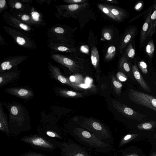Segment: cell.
Wrapping results in <instances>:
<instances>
[{
  "label": "cell",
  "mask_w": 156,
  "mask_h": 156,
  "mask_svg": "<svg viewBox=\"0 0 156 156\" xmlns=\"http://www.w3.org/2000/svg\"><path fill=\"white\" fill-rule=\"evenodd\" d=\"M76 125L70 130V134L88 151L96 153L108 154L113 150L112 145L103 141L92 133Z\"/></svg>",
  "instance_id": "6da1fadb"
},
{
  "label": "cell",
  "mask_w": 156,
  "mask_h": 156,
  "mask_svg": "<svg viewBox=\"0 0 156 156\" xmlns=\"http://www.w3.org/2000/svg\"><path fill=\"white\" fill-rule=\"evenodd\" d=\"M73 120L75 124L92 133L101 140L113 144L114 138L112 132L100 121L92 117L80 116L74 117Z\"/></svg>",
  "instance_id": "7a4b0ae2"
},
{
  "label": "cell",
  "mask_w": 156,
  "mask_h": 156,
  "mask_svg": "<svg viewBox=\"0 0 156 156\" xmlns=\"http://www.w3.org/2000/svg\"><path fill=\"white\" fill-rule=\"evenodd\" d=\"M51 58L57 63L67 68L71 72L75 74L90 75L91 69L86 61L73 55H65L52 54Z\"/></svg>",
  "instance_id": "3957f363"
},
{
  "label": "cell",
  "mask_w": 156,
  "mask_h": 156,
  "mask_svg": "<svg viewBox=\"0 0 156 156\" xmlns=\"http://www.w3.org/2000/svg\"><path fill=\"white\" fill-rule=\"evenodd\" d=\"M5 32L13 39L14 42L23 48L34 49L37 47L31 36L27 33L5 25L3 27Z\"/></svg>",
  "instance_id": "277c9868"
},
{
  "label": "cell",
  "mask_w": 156,
  "mask_h": 156,
  "mask_svg": "<svg viewBox=\"0 0 156 156\" xmlns=\"http://www.w3.org/2000/svg\"><path fill=\"white\" fill-rule=\"evenodd\" d=\"M127 95L132 102L156 112V97L133 89H129Z\"/></svg>",
  "instance_id": "5b68a950"
},
{
  "label": "cell",
  "mask_w": 156,
  "mask_h": 156,
  "mask_svg": "<svg viewBox=\"0 0 156 156\" xmlns=\"http://www.w3.org/2000/svg\"><path fill=\"white\" fill-rule=\"evenodd\" d=\"M88 5L87 2L80 4L55 5L57 10L55 15L57 17L60 18H75Z\"/></svg>",
  "instance_id": "8992f818"
},
{
  "label": "cell",
  "mask_w": 156,
  "mask_h": 156,
  "mask_svg": "<svg viewBox=\"0 0 156 156\" xmlns=\"http://www.w3.org/2000/svg\"><path fill=\"white\" fill-rule=\"evenodd\" d=\"M112 106L125 117L140 121L146 117V115L139 113L128 107L125 104L113 100L112 102Z\"/></svg>",
  "instance_id": "52a82bcc"
},
{
  "label": "cell",
  "mask_w": 156,
  "mask_h": 156,
  "mask_svg": "<svg viewBox=\"0 0 156 156\" xmlns=\"http://www.w3.org/2000/svg\"><path fill=\"white\" fill-rule=\"evenodd\" d=\"M65 156H92L85 147L70 140L64 145Z\"/></svg>",
  "instance_id": "ba28073f"
},
{
  "label": "cell",
  "mask_w": 156,
  "mask_h": 156,
  "mask_svg": "<svg viewBox=\"0 0 156 156\" xmlns=\"http://www.w3.org/2000/svg\"><path fill=\"white\" fill-rule=\"evenodd\" d=\"M2 16L5 22L11 27L24 32L32 36L31 33L34 29L31 27L20 21L6 10L4 11Z\"/></svg>",
  "instance_id": "9c48e42d"
},
{
  "label": "cell",
  "mask_w": 156,
  "mask_h": 156,
  "mask_svg": "<svg viewBox=\"0 0 156 156\" xmlns=\"http://www.w3.org/2000/svg\"><path fill=\"white\" fill-rule=\"evenodd\" d=\"M48 64V68L50 74L54 79L76 90H80L79 85L73 83L69 78L64 76L57 66L53 65L51 62H49Z\"/></svg>",
  "instance_id": "30bf717a"
},
{
  "label": "cell",
  "mask_w": 156,
  "mask_h": 156,
  "mask_svg": "<svg viewBox=\"0 0 156 156\" xmlns=\"http://www.w3.org/2000/svg\"><path fill=\"white\" fill-rule=\"evenodd\" d=\"M27 55H17L9 56L3 60L1 63L0 73L9 70L26 60Z\"/></svg>",
  "instance_id": "8fae6325"
},
{
  "label": "cell",
  "mask_w": 156,
  "mask_h": 156,
  "mask_svg": "<svg viewBox=\"0 0 156 156\" xmlns=\"http://www.w3.org/2000/svg\"><path fill=\"white\" fill-rule=\"evenodd\" d=\"M5 91L9 94L25 100L31 99L34 96L33 90L26 87H10L6 88Z\"/></svg>",
  "instance_id": "7c38bea8"
},
{
  "label": "cell",
  "mask_w": 156,
  "mask_h": 156,
  "mask_svg": "<svg viewBox=\"0 0 156 156\" xmlns=\"http://www.w3.org/2000/svg\"><path fill=\"white\" fill-rule=\"evenodd\" d=\"M8 3L11 14L23 13L30 14L32 8L29 4L23 2L21 0H8Z\"/></svg>",
  "instance_id": "4fadbf2b"
},
{
  "label": "cell",
  "mask_w": 156,
  "mask_h": 156,
  "mask_svg": "<svg viewBox=\"0 0 156 156\" xmlns=\"http://www.w3.org/2000/svg\"><path fill=\"white\" fill-rule=\"evenodd\" d=\"M47 46L54 54L58 52L71 53L76 51L74 48L66 43L48 42Z\"/></svg>",
  "instance_id": "5bb4252c"
},
{
  "label": "cell",
  "mask_w": 156,
  "mask_h": 156,
  "mask_svg": "<svg viewBox=\"0 0 156 156\" xmlns=\"http://www.w3.org/2000/svg\"><path fill=\"white\" fill-rule=\"evenodd\" d=\"M137 33L136 27L133 26L129 29L125 33L122 38L119 47V51L121 53L124 48L128 44L132 41Z\"/></svg>",
  "instance_id": "9a60e30c"
},
{
  "label": "cell",
  "mask_w": 156,
  "mask_h": 156,
  "mask_svg": "<svg viewBox=\"0 0 156 156\" xmlns=\"http://www.w3.org/2000/svg\"><path fill=\"white\" fill-rule=\"evenodd\" d=\"M20 75L19 71L12 70L0 73V87L14 81L18 79Z\"/></svg>",
  "instance_id": "2e32d148"
},
{
  "label": "cell",
  "mask_w": 156,
  "mask_h": 156,
  "mask_svg": "<svg viewBox=\"0 0 156 156\" xmlns=\"http://www.w3.org/2000/svg\"><path fill=\"white\" fill-rule=\"evenodd\" d=\"M30 14L31 27H41L45 25V22L42 14L35 10L34 7H32Z\"/></svg>",
  "instance_id": "e0dca14e"
},
{
  "label": "cell",
  "mask_w": 156,
  "mask_h": 156,
  "mask_svg": "<svg viewBox=\"0 0 156 156\" xmlns=\"http://www.w3.org/2000/svg\"><path fill=\"white\" fill-rule=\"evenodd\" d=\"M132 68L133 75L141 87L145 91L149 92H151V89L140 73L136 62L135 65L132 66Z\"/></svg>",
  "instance_id": "ac0fdd59"
},
{
  "label": "cell",
  "mask_w": 156,
  "mask_h": 156,
  "mask_svg": "<svg viewBox=\"0 0 156 156\" xmlns=\"http://www.w3.org/2000/svg\"><path fill=\"white\" fill-rule=\"evenodd\" d=\"M152 9L150 10L143 25L140 33V47H141L142 44L145 42L147 37H148V33L150 27L151 16L152 13Z\"/></svg>",
  "instance_id": "d6986e66"
},
{
  "label": "cell",
  "mask_w": 156,
  "mask_h": 156,
  "mask_svg": "<svg viewBox=\"0 0 156 156\" xmlns=\"http://www.w3.org/2000/svg\"><path fill=\"white\" fill-rule=\"evenodd\" d=\"M110 10L112 14L116 18L117 21L121 22L127 17L125 11L119 7L108 4H105Z\"/></svg>",
  "instance_id": "ffe728a7"
},
{
  "label": "cell",
  "mask_w": 156,
  "mask_h": 156,
  "mask_svg": "<svg viewBox=\"0 0 156 156\" xmlns=\"http://www.w3.org/2000/svg\"><path fill=\"white\" fill-rule=\"evenodd\" d=\"M56 94L61 97L70 98H79L83 97V94L63 88L55 87L54 88Z\"/></svg>",
  "instance_id": "44dd1931"
},
{
  "label": "cell",
  "mask_w": 156,
  "mask_h": 156,
  "mask_svg": "<svg viewBox=\"0 0 156 156\" xmlns=\"http://www.w3.org/2000/svg\"><path fill=\"white\" fill-rule=\"evenodd\" d=\"M119 66L121 71L125 74H128L130 73V64L128 58L125 55L123 56L121 58Z\"/></svg>",
  "instance_id": "7402d4cb"
},
{
  "label": "cell",
  "mask_w": 156,
  "mask_h": 156,
  "mask_svg": "<svg viewBox=\"0 0 156 156\" xmlns=\"http://www.w3.org/2000/svg\"><path fill=\"white\" fill-rule=\"evenodd\" d=\"M90 59L92 65L96 69L99 66V55L98 51L95 46L92 47L91 52Z\"/></svg>",
  "instance_id": "603a6c76"
},
{
  "label": "cell",
  "mask_w": 156,
  "mask_h": 156,
  "mask_svg": "<svg viewBox=\"0 0 156 156\" xmlns=\"http://www.w3.org/2000/svg\"><path fill=\"white\" fill-rule=\"evenodd\" d=\"M3 102L0 103V129L5 130L8 129L7 116L4 112L3 105Z\"/></svg>",
  "instance_id": "cb8c5ba5"
},
{
  "label": "cell",
  "mask_w": 156,
  "mask_h": 156,
  "mask_svg": "<svg viewBox=\"0 0 156 156\" xmlns=\"http://www.w3.org/2000/svg\"><path fill=\"white\" fill-rule=\"evenodd\" d=\"M154 6V11L151 16L150 27L148 33V36L150 37L154 34L156 29V3Z\"/></svg>",
  "instance_id": "d4e9b609"
},
{
  "label": "cell",
  "mask_w": 156,
  "mask_h": 156,
  "mask_svg": "<svg viewBox=\"0 0 156 156\" xmlns=\"http://www.w3.org/2000/svg\"><path fill=\"white\" fill-rule=\"evenodd\" d=\"M111 81L115 92L118 95H119L121 92L122 84L118 81L114 76H111Z\"/></svg>",
  "instance_id": "484cf974"
},
{
  "label": "cell",
  "mask_w": 156,
  "mask_h": 156,
  "mask_svg": "<svg viewBox=\"0 0 156 156\" xmlns=\"http://www.w3.org/2000/svg\"><path fill=\"white\" fill-rule=\"evenodd\" d=\"M156 127V121L143 122L137 125V128L140 130H150Z\"/></svg>",
  "instance_id": "4316f807"
},
{
  "label": "cell",
  "mask_w": 156,
  "mask_h": 156,
  "mask_svg": "<svg viewBox=\"0 0 156 156\" xmlns=\"http://www.w3.org/2000/svg\"><path fill=\"white\" fill-rule=\"evenodd\" d=\"M97 6L99 9L108 17L113 20L117 21V19L105 4L99 3L98 4Z\"/></svg>",
  "instance_id": "83f0119b"
},
{
  "label": "cell",
  "mask_w": 156,
  "mask_h": 156,
  "mask_svg": "<svg viewBox=\"0 0 156 156\" xmlns=\"http://www.w3.org/2000/svg\"><path fill=\"white\" fill-rule=\"evenodd\" d=\"M155 49V46L153 40L151 39L146 47L145 50L147 55L151 59L153 57Z\"/></svg>",
  "instance_id": "f1b7e54d"
},
{
  "label": "cell",
  "mask_w": 156,
  "mask_h": 156,
  "mask_svg": "<svg viewBox=\"0 0 156 156\" xmlns=\"http://www.w3.org/2000/svg\"><path fill=\"white\" fill-rule=\"evenodd\" d=\"M116 52V48L114 46L109 47L105 56V59L107 61L112 60L115 56Z\"/></svg>",
  "instance_id": "f546056e"
},
{
  "label": "cell",
  "mask_w": 156,
  "mask_h": 156,
  "mask_svg": "<svg viewBox=\"0 0 156 156\" xmlns=\"http://www.w3.org/2000/svg\"><path fill=\"white\" fill-rule=\"evenodd\" d=\"M137 135L136 134H128L124 136L120 141L119 148H121L124 145L135 138Z\"/></svg>",
  "instance_id": "4dcf8cb0"
},
{
  "label": "cell",
  "mask_w": 156,
  "mask_h": 156,
  "mask_svg": "<svg viewBox=\"0 0 156 156\" xmlns=\"http://www.w3.org/2000/svg\"><path fill=\"white\" fill-rule=\"evenodd\" d=\"M126 55L127 58L133 59L135 54V49L131 42L128 44L126 50Z\"/></svg>",
  "instance_id": "1f68e13d"
},
{
  "label": "cell",
  "mask_w": 156,
  "mask_h": 156,
  "mask_svg": "<svg viewBox=\"0 0 156 156\" xmlns=\"http://www.w3.org/2000/svg\"><path fill=\"white\" fill-rule=\"evenodd\" d=\"M103 38L106 40H111L113 36V31L110 28H106L103 30L102 32Z\"/></svg>",
  "instance_id": "d6a6232c"
},
{
  "label": "cell",
  "mask_w": 156,
  "mask_h": 156,
  "mask_svg": "<svg viewBox=\"0 0 156 156\" xmlns=\"http://www.w3.org/2000/svg\"><path fill=\"white\" fill-rule=\"evenodd\" d=\"M32 143L35 145L45 147H48V144L42 139L38 137L34 138L32 140Z\"/></svg>",
  "instance_id": "836d02e7"
},
{
  "label": "cell",
  "mask_w": 156,
  "mask_h": 156,
  "mask_svg": "<svg viewBox=\"0 0 156 156\" xmlns=\"http://www.w3.org/2000/svg\"><path fill=\"white\" fill-rule=\"evenodd\" d=\"M138 66L142 72L146 74L148 73L147 66L146 62L143 60L140 61L138 62Z\"/></svg>",
  "instance_id": "e575fe53"
},
{
  "label": "cell",
  "mask_w": 156,
  "mask_h": 156,
  "mask_svg": "<svg viewBox=\"0 0 156 156\" xmlns=\"http://www.w3.org/2000/svg\"><path fill=\"white\" fill-rule=\"evenodd\" d=\"M86 0H64L63 2L65 3L69 4H80L86 3L87 2Z\"/></svg>",
  "instance_id": "d590c367"
},
{
  "label": "cell",
  "mask_w": 156,
  "mask_h": 156,
  "mask_svg": "<svg viewBox=\"0 0 156 156\" xmlns=\"http://www.w3.org/2000/svg\"><path fill=\"white\" fill-rule=\"evenodd\" d=\"M116 77L118 80L121 82H125L128 79L126 75L121 71H119L116 74Z\"/></svg>",
  "instance_id": "8d00e7d4"
},
{
  "label": "cell",
  "mask_w": 156,
  "mask_h": 156,
  "mask_svg": "<svg viewBox=\"0 0 156 156\" xmlns=\"http://www.w3.org/2000/svg\"><path fill=\"white\" fill-rule=\"evenodd\" d=\"M8 7L7 2L5 0H0V14L2 13L3 11L6 10Z\"/></svg>",
  "instance_id": "74e56055"
},
{
  "label": "cell",
  "mask_w": 156,
  "mask_h": 156,
  "mask_svg": "<svg viewBox=\"0 0 156 156\" xmlns=\"http://www.w3.org/2000/svg\"><path fill=\"white\" fill-rule=\"evenodd\" d=\"M143 6V2L142 1H140L135 5L134 9L136 11H139L142 9Z\"/></svg>",
  "instance_id": "f35d334b"
},
{
  "label": "cell",
  "mask_w": 156,
  "mask_h": 156,
  "mask_svg": "<svg viewBox=\"0 0 156 156\" xmlns=\"http://www.w3.org/2000/svg\"><path fill=\"white\" fill-rule=\"evenodd\" d=\"M36 1L40 4L47 3L48 5H49L51 3V0H38Z\"/></svg>",
  "instance_id": "ab89813d"
},
{
  "label": "cell",
  "mask_w": 156,
  "mask_h": 156,
  "mask_svg": "<svg viewBox=\"0 0 156 156\" xmlns=\"http://www.w3.org/2000/svg\"><path fill=\"white\" fill-rule=\"evenodd\" d=\"M101 1L105 3L113 4H118L119 3L116 0H103Z\"/></svg>",
  "instance_id": "60d3db41"
},
{
  "label": "cell",
  "mask_w": 156,
  "mask_h": 156,
  "mask_svg": "<svg viewBox=\"0 0 156 156\" xmlns=\"http://www.w3.org/2000/svg\"><path fill=\"white\" fill-rule=\"evenodd\" d=\"M46 133L48 136L50 137H55L56 136V135L55 133L52 132L50 131H47Z\"/></svg>",
  "instance_id": "b9f144b4"
},
{
  "label": "cell",
  "mask_w": 156,
  "mask_h": 156,
  "mask_svg": "<svg viewBox=\"0 0 156 156\" xmlns=\"http://www.w3.org/2000/svg\"><path fill=\"white\" fill-rule=\"evenodd\" d=\"M0 44L1 45H7V44L5 43V42L4 41V39L3 38V37H2V35L0 34Z\"/></svg>",
  "instance_id": "7bdbcfd3"
},
{
  "label": "cell",
  "mask_w": 156,
  "mask_h": 156,
  "mask_svg": "<svg viewBox=\"0 0 156 156\" xmlns=\"http://www.w3.org/2000/svg\"><path fill=\"white\" fill-rule=\"evenodd\" d=\"M21 1L23 3L28 4L32 3V0H21Z\"/></svg>",
  "instance_id": "ee69618b"
},
{
  "label": "cell",
  "mask_w": 156,
  "mask_h": 156,
  "mask_svg": "<svg viewBox=\"0 0 156 156\" xmlns=\"http://www.w3.org/2000/svg\"><path fill=\"white\" fill-rule=\"evenodd\" d=\"M151 156H156V154L154 153L152 154V155Z\"/></svg>",
  "instance_id": "f6af8a7d"
},
{
  "label": "cell",
  "mask_w": 156,
  "mask_h": 156,
  "mask_svg": "<svg viewBox=\"0 0 156 156\" xmlns=\"http://www.w3.org/2000/svg\"><path fill=\"white\" fill-rule=\"evenodd\" d=\"M155 86H156V81L155 82Z\"/></svg>",
  "instance_id": "bcb514c9"
}]
</instances>
